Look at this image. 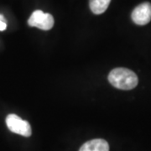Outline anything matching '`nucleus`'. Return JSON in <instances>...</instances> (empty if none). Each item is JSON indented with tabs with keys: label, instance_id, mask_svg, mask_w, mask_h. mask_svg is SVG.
Instances as JSON below:
<instances>
[{
	"label": "nucleus",
	"instance_id": "obj_7",
	"mask_svg": "<svg viewBox=\"0 0 151 151\" xmlns=\"http://www.w3.org/2000/svg\"><path fill=\"white\" fill-rule=\"evenodd\" d=\"M7 28V24H6L5 19L3 15L0 14V31L5 30Z\"/></svg>",
	"mask_w": 151,
	"mask_h": 151
},
{
	"label": "nucleus",
	"instance_id": "obj_2",
	"mask_svg": "<svg viewBox=\"0 0 151 151\" xmlns=\"http://www.w3.org/2000/svg\"><path fill=\"white\" fill-rule=\"evenodd\" d=\"M6 124L11 132L22 135L24 137H29L31 135V127L27 121L20 119L15 114H9L6 119Z\"/></svg>",
	"mask_w": 151,
	"mask_h": 151
},
{
	"label": "nucleus",
	"instance_id": "obj_3",
	"mask_svg": "<svg viewBox=\"0 0 151 151\" xmlns=\"http://www.w3.org/2000/svg\"><path fill=\"white\" fill-rule=\"evenodd\" d=\"M28 24L32 27H37L42 30H49L54 25V18L50 14H45L43 11L35 10L29 19Z\"/></svg>",
	"mask_w": 151,
	"mask_h": 151
},
{
	"label": "nucleus",
	"instance_id": "obj_4",
	"mask_svg": "<svg viewBox=\"0 0 151 151\" xmlns=\"http://www.w3.org/2000/svg\"><path fill=\"white\" fill-rule=\"evenodd\" d=\"M131 18L138 25H145L151 20V4L143 3L132 12Z\"/></svg>",
	"mask_w": 151,
	"mask_h": 151
},
{
	"label": "nucleus",
	"instance_id": "obj_6",
	"mask_svg": "<svg viewBox=\"0 0 151 151\" xmlns=\"http://www.w3.org/2000/svg\"><path fill=\"white\" fill-rule=\"evenodd\" d=\"M111 0H90V9L95 14H101L107 10Z\"/></svg>",
	"mask_w": 151,
	"mask_h": 151
},
{
	"label": "nucleus",
	"instance_id": "obj_1",
	"mask_svg": "<svg viewBox=\"0 0 151 151\" xmlns=\"http://www.w3.org/2000/svg\"><path fill=\"white\" fill-rule=\"evenodd\" d=\"M108 81L118 89L131 90L138 85L139 79L134 71L127 68L119 67L109 73Z\"/></svg>",
	"mask_w": 151,
	"mask_h": 151
},
{
	"label": "nucleus",
	"instance_id": "obj_5",
	"mask_svg": "<svg viewBox=\"0 0 151 151\" xmlns=\"http://www.w3.org/2000/svg\"><path fill=\"white\" fill-rule=\"evenodd\" d=\"M79 151H109V145L104 139H92L86 142Z\"/></svg>",
	"mask_w": 151,
	"mask_h": 151
}]
</instances>
